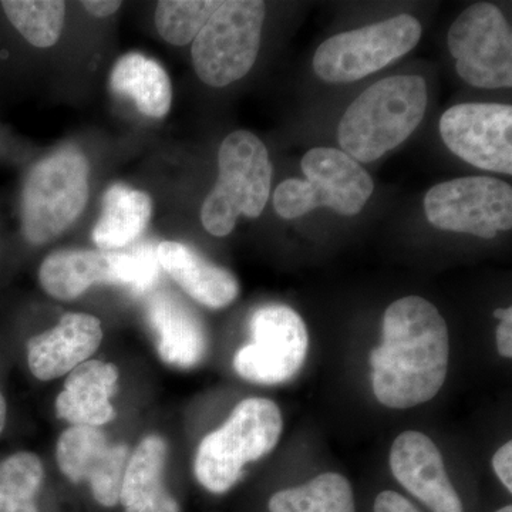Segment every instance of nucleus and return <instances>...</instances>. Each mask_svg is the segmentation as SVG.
Here are the masks:
<instances>
[{
  "label": "nucleus",
  "mask_w": 512,
  "mask_h": 512,
  "mask_svg": "<svg viewBox=\"0 0 512 512\" xmlns=\"http://www.w3.org/2000/svg\"><path fill=\"white\" fill-rule=\"evenodd\" d=\"M450 339L446 320L420 296L393 302L383 318V342L370 353L377 400L390 409L430 402L446 382Z\"/></svg>",
  "instance_id": "f257e3e1"
},
{
  "label": "nucleus",
  "mask_w": 512,
  "mask_h": 512,
  "mask_svg": "<svg viewBox=\"0 0 512 512\" xmlns=\"http://www.w3.org/2000/svg\"><path fill=\"white\" fill-rule=\"evenodd\" d=\"M427 84L416 74L387 77L366 89L348 107L338 127L343 153L373 163L404 143L427 110Z\"/></svg>",
  "instance_id": "f03ea898"
},
{
  "label": "nucleus",
  "mask_w": 512,
  "mask_h": 512,
  "mask_svg": "<svg viewBox=\"0 0 512 512\" xmlns=\"http://www.w3.org/2000/svg\"><path fill=\"white\" fill-rule=\"evenodd\" d=\"M282 427L281 410L272 400H244L220 429L201 441L195 454V477L211 493H227L238 483L247 464L274 450Z\"/></svg>",
  "instance_id": "7ed1b4c3"
},
{
  "label": "nucleus",
  "mask_w": 512,
  "mask_h": 512,
  "mask_svg": "<svg viewBox=\"0 0 512 512\" xmlns=\"http://www.w3.org/2000/svg\"><path fill=\"white\" fill-rule=\"evenodd\" d=\"M218 180L201 208V222L214 237L234 231L239 215L258 218L271 192L272 164L268 148L247 130L222 141L218 151Z\"/></svg>",
  "instance_id": "20e7f679"
},
{
  "label": "nucleus",
  "mask_w": 512,
  "mask_h": 512,
  "mask_svg": "<svg viewBox=\"0 0 512 512\" xmlns=\"http://www.w3.org/2000/svg\"><path fill=\"white\" fill-rule=\"evenodd\" d=\"M89 200V163L76 148L33 165L22 192V234L33 245L55 241L82 215Z\"/></svg>",
  "instance_id": "39448f33"
},
{
  "label": "nucleus",
  "mask_w": 512,
  "mask_h": 512,
  "mask_svg": "<svg viewBox=\"0 0 512 512\" xmlns=\"http://www.w3.org/2000/svg\"><path fill=\"white\" fill-rule=\"evenodd\" d=\"M301 167L306 180L289 178L274 194L276 214L285 220H295L319 207L353 217L365 208L375 190L365 168L336 148H312L303 156Z\"/></svg>",
  "instance_id": "423d86ee"
},
{
  "label": "nucleus",
  "mask_w": 512,
  "mask_h": 512,
  "mask_svg": "<svg viewBox=\"0 0 512 512\" xmlns=\"http://www.w3.org/2000/svg\"><path fill=\"white\" fill-rule=\"evenodd\" d=\"M160 269L157 248L150 244L131 252L66 249L42 262L39 282L57 301H73L94 285L126 286L143 295L156 284Z\"/></svg>",
  "instance_id": "0eeeda50"
},
{
  "label": "nucleus",
  "mask_w": 512,
  "mask_h": 512,
  "mask_svg": "<svg viewBox=\"0 0 512 512\" xmlns=\"http://www.w3.org/2000/svg\"><path fill=\"white\" fill-rule=\"evenodd\" d=\"M265 3L222 2L192 42V64L202 83L225 87L247 76L261 46Z\"/></svg>",
  "instance_id": "6e6552de"
},
{
  "label": "nucleus",
  "mask_w": 512,
  "mask_h": 512,
  "mask_svg": "<svg viewBox=\"0 0 512 512\" xmlns=\"http://www.w3.org/2000/svg\"><path fill=\"white\" fill-rule=\"evenodd\" d=\"M421 25L412 15L377 22L325 40L313 56V70L323 82L353 83L412 52Z\"/></svg>",
  "instance_id": "1a4fd4ad"
},
{
  "label": "nucleus",
  "mask_w": 512,
  "mask_h": 512,
  "mask_svg": "<svg viewBox=\"0 0 512 512\" xmlns=\"http://www.w3.org/2000/svg\"><path fill=\"white\" fill-rule=\"evenodd\" d=\"M433 227L491 239L512 228V188L493 177H463L434 185L424 198Z\"/></svg>",
  "instance_id": "9d476101"
},
{
  "label": "nucleus",
  "mask_w": 512,
  "mask_h": 512,
  "mask_svg": "<svg viewBox=\"0 0 512 512\" xmlns=\"http://www.w3.org/2000/svg\"><path fill=\"white\" fill-rule=\"evenodd\" d=\"M448 49L458 76L480 89L512 84V33L504 13L491 3H476L448 30Z\"/></svg>",
  "instance_id": "9b49d317"
},
{
  "label": "nucleus",
  "mask_w": 512,
  "mask_h": 512,
  "mask_svg": "<svg viewBox=\"0 0 512 512\" xmlns=\"http://www.w3.org/2000/svg\"><path fill=\"white\" fill-rule=\"evenodd\" d=\"M252 342L238 350L234 367L242 379L256 384L291 380L305 363L309 335L305 322L285 305L262 306L249 322Z\"/></svg>",
  "instance_id": "f8f14e48"
},
{
  "label": "nucleus",
  "mask_w": 512,
  "mask_h": 512,
  "mask_svg": "<svg viewBox=\"0 0 512 512\" xmlns=\"http://www.w3.org/2000/svg\"><path fill=\"white\" fill-rule=\"evenodd\" d=\"M440 136L448 150L466 163L512 174V107L467 103L451 107L440 119Z\"/></svg>",
  "instance_id": "ddd939ff"
},
{
  "label": "nucleus",
  "mask_w": 512,
  "mask_h": 512,
  "mask_svg": "<svg viewBox=\"0 0 512 512\" xmlns=\"http://www.w3.org/2000/svg\"><path fill=\"white\" fill-rule=\"evenodd\" d=\"M130 450L113 444L99 427L72 426L57 440L59 470L70 483L89 484L94 500L103 507L120 503L121 484Z\"/></svg>",
  "instance_id": "4468645a"
},
{
  "label": "nucleus",
  "mask_w": 512,
  "mask_h": 512,
  "mask_svg": "<svg viewBox=\"0 0 512 512\" xmlns=\"http://www.w3.org/2000/svg\"><path fill=\"white\" fill-rule=\"evenodd\" d=\"M394 478L433 512H464L436 444L419 431H404L390 451Z\"/></svg>",
  "instance_id": "2eb2a0df"
},
{
  "label": "nucleus",
  "mask_w": 512,
  "mask_h": 512,
  "mask_svg": "<svg viewBox=\"0 0 512 512\" xmlns=\"http://www.w3.org/2000/svg\"><path fill=\"white\" fill-rule=\"evenodd\" d=\"M103 326L89 313H66L55 328L28 342V366L37 380L49 382L69 375L100 348Z\"/></svg>",
  "instance_id": "dca6fc26"
},
{
  "label": "nucleus",
  "mask_w": 512,
  "mask_h": 512,
  "mask_svg": "<svg viewBox=\"0 0 512 512\" xmlns=\"http://www.w3.org/2000/svg\"><path fill=\"white\" fill-rule=\"evenodd\" d=\"M146 319L158 355L167 365L191 369L208 352L207 330L190 306L168 292H157L147 303Z\"/></svg>",
  "instance_id": "f3484780"
},
{
  "label": "nucleus",
  "mask_w": 512,
  "mask_h": 512,
  "mask_svg": "<svg viewBox=\"0 0 512 512\" xmlns=\"http://www.w3.org/2000/svg\"><path fill=\"white\" fill-rule=\"evenodd\" d=\"M119 379V369L113 363L87 360L77 366L57 396V417L72 426H106L116 419L111 399L119 390Z\"/></svg>",
  "instance_id": "a211bd4d"
},
{
  "label": "nucleus",
  "mask_w": 512,
  "mask_h": 512,
  "mask_svg": "<svg viewBox=\"0 0 512 512\" xmlns=\"http://www.w3.org/2000/svg\"><path fill=\"white\" fill-rule=\"evenodd\" d=\"M160 268L195 302L211 309L227 308L238 298L237 278L202 258L181 242L164 241L157 247Z\"/></svg>",
  "instance_id": "6ab92c4d"
},
{
  "label": "nucleus",
  "mask_w": 512,
  "mask_h": 512,
  "mask_svg": "<svg viewBox=\"0 0 512 512\" xmlns=\"http://www.w3.org/2000/svg\"><path fill=\"white\" fill-rule=\"evenodd\" d=\"M167 443L151 434L128 457L120 503L126 512H181L180 505L164 487Z\"/></svg>",
  "instance_id": "aec40b11"
},
{
  "label": "nucleus",
  "mask_w": 512,
  "mask_h": 512,
  "mask_svg": "<svg viewBox=\"0 0 512 512\" xmlns=\"http://www.w3.org/2000/svg\"><path fill=\"white\" fill-rule=\"evenodd\" d=\"M110 87L119 96L133 100L151 119H163L173 103V86L164 67L141 53L121 56L111 70Z\"/></svg>",
  "instance_id": "412c9836"
},
{
  "label": "nucleus",
  "mask_w": 512,
  "mask_h": 512,
  "mask_svg": "<svg viewBox=\"0 0 512 512\" xmlns=\"http://www.w3.org/2000/svg\"><path fill=\"white\" fill-rule=\"evenodd\" d=\"M153 217V200L147 192L128 185H111L103 200V212L93 229V242L101 251L133 244Z\"/></svg>",
  "instance_id": "4be33fe9"
},
{
  "label": "nucleus",
  "mask_w": 512,
  "mask_h": 512,
  "mask_svg": "<svg viewBox=\"0 0 512 512\" xmlns=\"http://www.w3.org/2000/svg\"><path fill=\"white\" fill-rule=\"evenodd\" d=\"M269 512H356L350 483L336 473H323L309 483L272 495Z\"/></svg>",
  "instance_id": "5701e85b"
},
{
  "label": "nucleus",
  "mask_w": 512,
  "mask_h": 512,
  "mask_svg": "<svg viewBox=\"0 0 512 512\" xmlns=\"http://www.w3.org/2000/svg\"><path fill=\"white\" fill-rule=\"evenodd\" d=\"M45 480L42 460L18 451L0 461V512H40L36 497Z\"/></svg>",
  "instance_id": "b1692460"
},
{
  "label": "nucleus",
  "mask_w": 512,
  "mask_h": 512,
  "mask_svg": "<svg viewBox=\"0 0 512 512\" xmlns=\"http://www.w3.org/2000/svg\"><path fill=\"white\" fill-rule=\"evenodd\" d=\"M2 9L30 45L47 49L63 32L66 3L59 0H5Z\"/></svg>",
  "instance_id": "393cba45"
},
{
  "label": "nucleus",
  "mask_w": 512,
  "mask_h": 512,
  "mask_svg": "<svg viewBox=\"0 0 512 512\" xmlns=\"http://www.w3.org/2000/svg\"><path fill=\"white\" fill-rule=\"evenodd\" d=\"M222 2L214 0H164L157 3L156 28L165 42L185 46L194 42Z\"/></svg>",
  "instance_id": "a878e982"
},
{
  "label": "nucleus",
  "mask_w": 512,
  "mask_h": 512,
  "mask_svg": "<svg viewBox=\"0 0 512 512\" xmlns=\"http://www.w3.org/2000/svg\"><path fill=\"white\" fill-rule=\"evenodd\" d=\"M494 316L500 319V326L497 328V348L501 356L512 357V308L497 309Z\"/></svg>",
  "instance_id": "bb28decb"
},
{
  "label": "nucleus",
  "mask_w": 512,
  "mask_h": 512,
  "mask_svg": "<svg viewBox=\"0 0 512 512\" xmlns=\"http://www.w3.org/2000/svg\"><path fill=\"white\" fill-rule=\"evenodd\" d=\"M495 474L508 491H512V443L508 441L495 451L493 457Z\"/></svg>",
  "instance_id": "cd10ccee"
},
{
  "label": "nucleus",
  "mask_w": 512,
  "mask_h": 512,
  "mask_svg": "<svg viewBox=\"0 0 512 512\" xmlns=\"http://www.w3.org/2000/svg\"><path fill=\"white\" fill-rule=\"evenodd\" d=\"M373 512H420L403 495L394 491H383L377 495Z\"/></svg>",
  "instance_id": "c85d7f7f"
},
{
  "label": "nucleus",
  "mask_w": 512,
  "mask_h": 512,
  "mask_svg": "<svg viewBox=\"0 0 512 512\" xmlns=\"http://www.w3.org/2000/svg\"><path fill=\"white\" fill-rule=\"evenodd\" d=\"M84 9L94 18H109L121 8V2L116 0H86L82 3Z\"/></svg>",
  "instance_id": "c756f323"
},
{
  "label": "nucleus",
  "mask_w": 512,
  "mask_h": 512,
  "mask_svg": "<svg viewBox=\"0 0 512 512\" xmlns=\"http://www.w3.org/2000/svg\"><path fill=\"white\" fill-rule=\"evenodd\" d=\"M8 421V403H6L5 396L0 392V434L3 433Z\"/></svg>",
  "instance_id": "7c9ffc66"
},
{
  "label": "nucleus",
  "mask_w": 512,
  "mask_h": 512,
  "mask_svg": "<svg viewBox=\"0 0 512 512\" xmlns=\"http://www.w3.org/2000/svg\"><path fill=\"white\" fill-rule=\"evenodd\" d=\"M497 512H512L511 505H507V507L501 508V510H498Z\"/></svg>",
  "instance_id": "2f4dec72"
}]
</instances>
